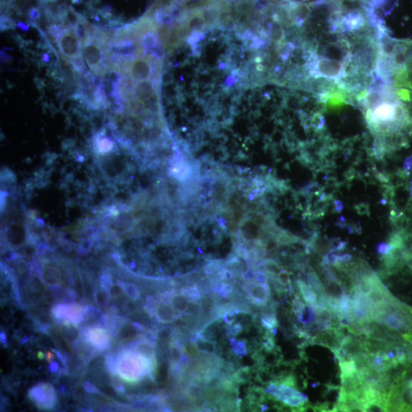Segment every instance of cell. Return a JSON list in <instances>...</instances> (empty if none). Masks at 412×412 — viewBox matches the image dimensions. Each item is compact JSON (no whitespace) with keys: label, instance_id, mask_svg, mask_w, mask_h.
Here are the masks:
<instances>
[{"label":"cell","instance_id":"cell-1","mask_svg":"<svg viewBox=\"0 0 412 412\" xmlns=\"http://www.w3.org/2000/svg\"><path fill=\"white\" fill-rule=\"evenodd\" d=\"M374 140L376 155L382 157L404 148L412 138V90L396 87L376 75L357 96Z\"/></svg>","mask_w":412,"mask_h":412},{"label":"cell","instance_id":"cell-2","mask_svg":"<svg viewBox=\"0 0 412 412\" xmlns=\"http://www.w3.org/2000/svg\"><path fill=\"white\" fill-rule=\"evenodd\" d=\"M376 74L396 87L412 90V40H398L386 27L378 31Z\"/></svg>","mask_w":412,"mask_h":412},{"label":"cell","instance_id":"cell-3","mask_svg":"<svg viewBox=\"0 0 412 412\" xmlns=\"http://www.w3.org/2000/svg\"><path fill=\"white\" fill-rule=\"evenodd\" d=\"M248 300L257 306H263L268 303L270 297V289L268 283L251 282L247 288Z\"/></svg>","mask_w":412,"mask_h":412},{"label":"cell","instance_id":"cell-4","mask_svg":"<svg viewBox=\"0 0 412 412\" xmlns=\"http://www.w3.org/2000/svg\"><path fill=\"white\" fill-rule=\"evenodd\" d=\"M300 293L303 296L306 305L309 307L312 308L315 312L318 309V302H317V296L315 291L308 282H304L302 279H298L297 282Z\"/></svg>","mask_w":412,"mask_h":412},{"label":"cell","instance_id":"cell-5","mask_svg":"<svg viewBox=\"0 0 412 412\" xmlns=\"http://www.w3.org/2000/svg\"><path fill=\"white\" fill-rule=\"evenodd\" d=\"M201 381L193 379L186 386L185 394L187 398L193 404H196L203 397L204 391Z\"/></svg>","mask_w":412,"mask_h":412},{"label":"cell","instance_id":"cell-6","mask_svg":"<svg viewBox=\"0 0 412 412\" xmlns=\"http://www.w3.org/2000/svg\"><path fill=\"white\" fill-rule=\"evenodd\" d=\"M132 77L135 80H144L149 77L151 68L148 63L143 60H137L132 66Z\"/></svg>","mask_w":412,"mask_h":412},{"label":"cell","instance_id":"cell-7","mask_svg":"<svg viewBox=\"0 0 412 412\" xmlns=\"http://www.w3.org/2000/svg\"><path fill=\"white\" fill-rule=\"evenodd\" d=\"M173 308L166 303H161L157 306L156 314L157 318L162 322L169 323L173 321L175 318V312Z\"/></svg>","mask_w":412,"mask_h":412},{"label":"cell","instance_id":"cell-8","mask_svg":"<svg viewBox=\"0 0 412 412\" xmlns=\"http://www.w3.org/2000/svg\"><path fill=\"white\" fill-rule=\"evenodd\" d=\"M190 299L188 298L186 293H175V295L172 297L171 303H172V306L174 310L178 313H184L186 309L190 303Z\"/></svg>","mask_w":412,"mask_h":412},{"label":"cell","instance_id":"cell-9","mask_svg":"<svg viewBox=\"0 0 412 412\" xmlns=\"http://www.w3.org/2000/svg\"><path fill=\"white\" fill-rule=\"evenodd\" d=\"M135 93L138 98L141 99H148L151 97L154 93V87L150 82H142L136 86Z\"/></svg>","mask_w":412,"mask_h":412},{"label":"cell","instance_id":"cell-10","mask_svg":"<svg viewBox=\"0 0 412 412\" xmlns=\"http://www.w3.org/2000/svg\"><path fill=\"white\" fill-rule=\"evenodd\" d=\"M201 16L205 21V25H212L218 21V10L213 7H208L201 10Z\"/></svg>","mask_w":412,"mask_h":412},{"label":"cell","instance_id":"cell-11","mask_svg":"<svg viewBox=\"0 0 412 412\" xmlns=\"http://www.w3.org/2000/svg\"><path fill=\"white\" fill-rule=\"evenodd\" d=\"M253 371L250 367H244L239 369L236 373H233V380L241 384V383H247L249 382L250 379L252 377Z\"/></svg>","mask_w":412,"mask_h":412},{"label":"cell","instance_id":"cell-12","mask_svg":"<svg viewBox=\"0 0 412 412\" xmlns=\"http://www.w3.org/2000/svg\"><path fill=\"white\" fill-rule=\"evenodd\" d=\"M183 350L185 355L191 359H197L200 357V349L196 343L193 340L185 342L183 345Z\"/></svg>","mask_w":412,"mask_h":412},{"label":"cell","instance_id":"cell-13","mask_svg":"<svg viewBox=\"0 0 412 412\" xmlns=\"http://www.w3.org/2000/svg\"><path fill=\"white\" fill-rule=\"evenodd\" d=\"M262 326L267 331H271L279 326V322L276 319V314H262Z\"/></svg>","mask_w":412,"mask_h":412},{"label":"cell","instance_id":"cell-14","mask_svg":"<svg viewBox=\"0 0 412 412\" xmlns=\"http://www.w3.org/2000/svg\"><path fill=\"white\" fill-rule=\"evenodd\" d=\"M284 30L279 20L273 21L271 27V38L274 42L279 43L283 39Z\"/></svg>","mask_w":412,"mask_h":412},{"label":"cell","instance_id":"cell-15","mask_svg":"<svg viewBox=\"0 0 412 412\" xmlns=\"http://www.w3.org/2000/svg\"><path fill=\"white\" fill-rule=\"evenodd\" d=\"M205 23L200 13H196L190 17L188 21V27L192 30L199 31L205 28Z\"/></svg>","mask_w":412,"mask_h":412},{"label":"cell","instance_id":"cell-16","mask_svg":"<svg viewBox=\"0 0 412 412\" xmlns=\"http://www.w3.org/2000/svg\"><path fill=\"white\" fill-rule=\"evenodd\" d=\"M230 343L232 349L237 356L245 357L248 355V348L243 340L237 341L235 339H230Z\"/></svg>","mask_w":412,"mask_h":412},{"label":"cell","instance_id":"cell-17","mask_svg":"<svg viewBox=\"0 0 412 412\" xmlns=\"http://www.w3.org/2000/svg\"><path fill=\"white\" fill-rule=\"evenodd\" d=\"M340 369V375H351L355 373V372L358 371L356 364L355 361L351 360V361H345L343 362L339 363Z\"/></svg>","mask_w":412,"mask_h":412},{"label":"cell","instance_id":"cell-18","mask_svg":"<svg viewBox=\"0 0 412 412\" xmlns=\"http://www.w3.org/2000/svg\"><path fill=\"white\" fill-rule=\"evenodd\" d=\"M136 350L139 352L140 355H143L148 359H152L154 356V350L152 346L148 343H140L137 346Z\"/></svg>","mask_w":412,"mask_h":412},{"label":"cell","instance_id":"cell-19","mask_svg":"<svg viewBox=\"0 0 412 412\" xmlns=\"http://www.w3.org/2000/svg\"><path fill=\"white\" fill-rule=\"evenodd\" d=\"M138 334V330L133 325H125L120 331V337L121 338L128 340V339L133 338Z\"/></svg>","mask_w":412,"mask_h":412},{"label":"cell","instance_id":"cell-20","mask_svg":"<svg viewBox=\"0 0 412 412\" xmlns=\"http://www.w3.org/2000/svg\"><path fill=\"white\" fill-rule=\"evenodd\" d=\"M202 311L200 303L198 301H190L184 314L187 316H193V315H198Z\"/></svg>","mask_w":412,"mask_h":412},{"label":"cell","instance_id":"cell-21","mask_svg":"<svg viewBox=\"0 0 412 412\" xmlns=\"http://www.w3.org/2000/svg\"><path fill=\"white\" fill-rule=\"evenodd\" d=\"M186 295L190 299V301H200L202 299V293L198 287L192 286L184 290Z\"/></svg>","mask_w":412,"mask_h":412},{"label":"cell","instance_id":"cell-22","mask_svg":"<svg viewBox=\"0 0 412 412\" xmlns=\"http://www.w3.org/2000/svg\"><path fill=\"white\" fill-rule=\"evenodd\" d=\"M277 275L278 276L277 278H276V280H277L279 283L281 284L282 286L288 287L291 285V281H290L289 275H288V272L282 270L279 272Z\"/></svg>","mask_w":412,"mask_h":412},{"label":"cell","instance_id":"cell-23","mask_svg":"<svg viewBox=\"0 0 412 412\" xmlns=\"http://www.w3.org/2000/svg\"><path fill=\"white\" fill-rule=\"evenodd\" d=\"M62 331L64 337H65L67 340H70V341H71V340H74L77 336V331L71 328L63 327V328H62Z\"/></svg>","mask_w":412,"mask_h":412},{"label":"cell","instance_id":"cell-24","mask_svg":"<svg viewBox=\"0 0 412 412\" xmlns=\"http://www.w3.org/2000/svg\"><path fill=\"white\" fill-rule=\"evenodd\" d=\"M242 331V325L241 324H231L227 328V334L229 336H236Z\"/></svg>","mask_w":412,"mask_h":412},{"label":"cell","instance_id":"cell-25","mask_svg":"<svg viewBox=\"0 0 412 412\" xmlns=\"http://www.w3.org/2000/svg\"><path fill=\"white\" fill-rule=\"evenodd\" d=\"M157 337H158L159 340L162 343H166V342L169 341V338H170V334H169V331H166V330H161V331H159Z\"/></svg>","mask_w":412,"mask_h":412},{"label":"cell","instance_id":"cell-26","mask_svg":"<svg viewBox=\"0 0 412 412\" xmlns=\"http://www.w3.org/2000/svg\"><path fill=\"white\" fill-rule=\"evenodd\" d=\"M102 391L104 392V393L106 394V395H114V389H113L112 388L110 387V386H105V387L102 388Z\"/></svg>","mask_w":412,"mask_h":412},{"label":"cell","instance_id":"cell-27","mask_svg":"<svg viewBox=\"0 0 412 412\" xmlns=\"http://www.w3.org/2000/svg\"><path fill=\"white\" fill-rule=\"evenodd\" d=\"M96 299H97L98 301L102 303V302L105 301V299H106V295H105V292H103V291H98V292L96 293Z\"/></svg>","mask_w":412,"mask_h":412},{"label":"cell","instance_id":"cell-28","mask_svg":"<svg viewBox=\"0 0 412 412\" xmlns=\"http://www.w3.org/2000/svg\"><path fill=\"white\" fill-rule=\"evenodd\" d=\"M120 291H121V288H120V286H117V285H113L111 288V296H117L120 293Z\"/></svg>","mask_w":412,"mask_h":412},{"label":"cell","instance_id":"cell-29","mask_svg":"<svg viewBox=\"0 0 412 412\" xmlns=\"http://www.w3.org/2000/svg\"><path fill=\"white\" fill-rule=\"evenodd\" d=\"M285 1L291 5H297V4H303L308 0H285Z\"/></svg>","mask_w":412,"mask_h":412}]
</instances>
